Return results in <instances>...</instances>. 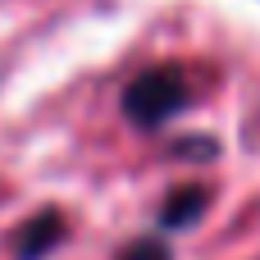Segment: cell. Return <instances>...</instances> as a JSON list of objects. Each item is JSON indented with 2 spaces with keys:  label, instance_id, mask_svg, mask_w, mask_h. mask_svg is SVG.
Masks as SVG:
<instances>
[{
  "label": "cell",
  "instance_id": "1",
  "mask_svg": "<svg viewBox=\"0 0 260 260\" xmlns=\"http://www.w3.org/2000/svg\"><path fill=\"white\" fill-rule=\"evenodd\" d=\"M192 101V82L183 69L160 64V69H142L128 87H123V114L137 128H165L169 119H178Z\"/></svg>",
  "mask_w": 260,
  "mask_h": 260
},
{
  "label": "cell",
  "instance_id": "2",
  "mask_svg": "<svg viewBox=\"0 0 260 260\" xmlns=\"http://www.w3.org/2000/svg\"><path fill=\"white\" fill-rule=\"evenodd\" d=\"M59 238H64V219H59L55 210H46V215L27 219V224L14 233V256L18 260H41Z\"/></svg>",
  "mask_w": 260,
  "mask_h": 260
},
{
  "label": "cell",
  "instance_id": "3",
  "mask_svg": "<svg viewBox=\"0 0 260 260\" xmlns=\"http://www.w3.org/2000/svg\"><path fill=\"white\" fill-rule=\"evenodd\" d=\"M206 206H210L206 187H174L165 197V206H160V229H192Z\"/></svg>",
  "mask_w": 260,
  "mask_h": 260
},
{
  "label": "cell",
  "instance_id": "4",
  "mask_svg": "<svg viewBox=\"0 0 260 260\" xmlns=\"http://www.w3.org/2000/svg\"><path fill=\"white\" fill-rule=\"evenodd\" d=\"M119 260H174V256H169V247H165V242H133Z\"/></svg>",
  "mask_w": 260,
  "mask_h": 260
}]
</instances>
